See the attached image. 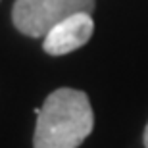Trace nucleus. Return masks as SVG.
<instances>
[{
  "label": "nucleus",
  "mask_w": 148,
  "mask_h": 148,
  "mask_svg": "<svg viewBox=\"0 0 148 148\" xmlns=\"http://www.w3.org/2000/svg\"><path fill=\"white\" fill-rule=\"evenodd\" d=\"M35 148H77L90 135L94 114L87 92L58 88L50 92L42 108H37Z\"/></svg>",
  "instance_id": "f257e3e1"
},
{
  "label": "nucleus",
  "mask_w": 148,
  "mask_h": 148,
  "mask_svg": "<svg viewBox=\"0 0 148 148\" xmlns=\"http://www.w3.org/2000/svg\"><path fill=\"white\" fill-rule=\"evenodd\" d=\"M94 0H16L12 19L17 31L27 37H46L50 29L62 19L88 12L92 14Z\"/></svg>",
  "instance_id": "f03ea898"
},
{
  "label": "nucleus",
  "mask_w": 148,
  "mask_h": 148,
  "mask_svg": "<svg viewBox=\"0 0 148 148\" xmlns=\"http://www.w3.org/2000/svg\"><path fill=\"white\" fill-rule=\"evenodd\" d=\"M94 33V21L88 12H79L62 19L44 37L42 48L50 56H64L81 48Z\"/></svg>",
  "instance_id": "7ed1b4c3"
},
{
  "label": "nucleus",
  "mask_w": 148,
  "mask_h": 148,
  "mask_svg": "<svg viewBox=\"0 0 148 148\" xmlns=\"http://www.w3.org/2000/svg\"><path fill=\"white\" fill-rule=\"evenodd\" d=\"M143 143H144V148H148V125L144 127V135H143Z\"/></svg>",
  "instance_id": "20e7f679"
}]
</instances>
